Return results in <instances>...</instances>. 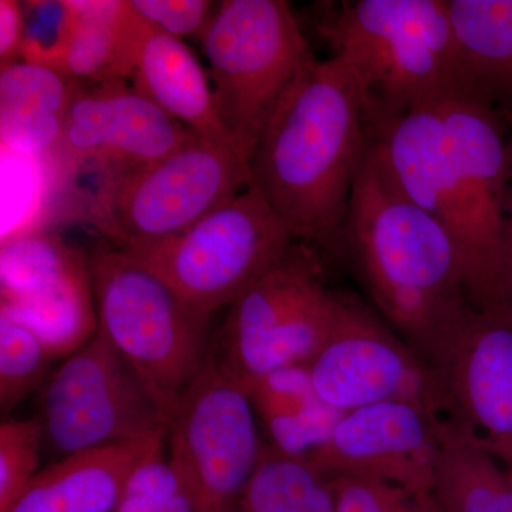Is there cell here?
<instances>
[{"instance_id":"27","label":"cell","mask_w":512,"mask_h":512,"mask_svg":"<svg viewBox=\"0 0 512 512\" xmlns=\"http://www.w3.org/2000/svg\"><path fill=\"white\" fill-rule=\"evenodd\" d=\"M73 29V16L67 2H30L25 12V36L20 57L23 62L40 64L57 72Z\"/></svg>"},{"instance_id":"12","label":"cell","mask_w":512,"mask_h":512,"mask_svg":"<svg viewBox=\"0 0 512 512\" xmlns=\"http://www.w3.org/2000/svg\"><path fill=\"white\" fill-rule=\"evenodd\" d=\"M308 367L315 392L339 412L406 402L448 420L446 393L433 367L349 293H340L335 329Z\"/></svg>"},{"instance_id":"8","label":"cell","mask_w":512,"mask_h":512,"mask_svg":"<svg viewBox=\"0 0 512 512\" xmlns=\"http://www.w3.org/2000/svg\"><path fill=\"white\" fill-rule=\"evenodd\" d=\"M215 359L244 389L285 367L311 365L340 308L313 247L295 242L281 261L228 306Z\"/></svg>"},{"instance_id":"17","label":"cell","mask_w":512,"mask_h":512,"mask_svg":"<svg viewBox=\"0 0 512 512\" xmlns=\"http://www.w3.org/2000/svg\"><path fill=\"white\" fill-rule=\"evenodd\" d=\"M457 92L512 126V0H448Z\"/></svg>"},{"instance_id":"31","label":"cell","mask_w":512,"mask_h":512,"mask_svg":"<svg viewBox=\"0 0 512 512\" xmlns=\"http://www.w3.org/2000/svg\"><path fill=\"white\" fill-rule=\"evenodd\" d=\"M25 36V8L16 0H0V62H18Z\"/></svg>"},{"instance_id":"30","label":"cell","mask_w":512,"mask_h":512,"mask_svg":"<svg viewBox=\"0 0 512 512\" xmlns=\"http://www.w3.org/2000/svg\"><path fill=\"white\" fill-rule=\"evenodd\" d=\"M498 303L512 308V133L505 143L503 261L498 282L497 305Z\"/></svg>"},{"instance_id":"21","label":"cell","mask_w":512,"mask_h":512,"mask_svg":"<svg viewBox=\"0 0 512 512\" xmlns=\"http://www.w3.org/2000/svg\"><path fill=\"white\" fill-rule=\"evenodd\" d=\"M429 512H512V483L503 464L470 431L441 426Z\"/></svg>"},{"instance_id":"22","label":"cell","mask_w":512,"mask_h":512,"mask_svg":"<svg viewBox=\"0 0 512 512\" xmlns=\"http://www.w3.org/2000/svg\"><path fill=\"white\" fill-rule=\"evenodd\" d=\"M245 390L268 446L289 456L308 457L343 414L320 399L306 366L274 370Z\"/></svg>"},{"instance_id":"15","label":"cell","mask_w":512,"mask_h":512,"mask_svg":"<svg viewBox=\"0 0 512 512\" xmlns=\"http://www.w3.org/2000/svg\"><path fill=\"white\" fill-rule=\"evenodd\" d=\"M448 420L473 433L512 473V308L470 306L431 363Z\"/></svg>"},{"instance_id":"16","label":"cell","mask_w":512,"mask_h":512,"mask_svg":"<svg viewBox=\"0 0 512 512\" xmlns=\"http://www.w3.org/2000/svg\"><path fill=\"white\" fill-rule=\"evenodd\" d=\"M444 421L412 403L360 407L343 413L325 443L306 458L326 478H380L424 498L433 483Z\"/></svg>"},{"instance_id":"2","label":"cell","mask_w":512,"mask_h":512,"mask_svg":"<svg viewBox=\"0 0 512 512\" xmlns=\"http://www.w3.org/2000/svg\"><path fill=\"white\" fill-rule=\"evenodd\" d=\"M338 245L377 313L431 366L474 305L450 232L400 191L370 140Z\"/></svg>"},{"instance_id":"6","label":"cell","mask_w":512,"mask_h":512,"mask_svg":"<svg viewBox=\"0 0 512 512\" xmlns=\"http://www.w3.org/2000/svg\"><path fill=\"white\" fill-rule=\"evenodd\" d=\"M200 40L222 127L248 163L282 97L316 57L284 0H225Z\"/></svg>"},{"instance_id":"4","label":"cell","mask_w":512,"mask_h":512,"mask_svg":"<svg viewBox=\"0 0 512 512\" xmlns=\"http://www.w3.org/2000/svg\"><path fill=\"white\" fill-rule=\"evenodd\" d=\"M318 30L352 72L367 133L457 92V42L448 0L328 3Z\"/></svg>"},{"instance_id":"28","label":"cell","mask_w":512,"mask_h":512,"mask_svg":"<svg viewBox=\"0 0 512 512\" xmlns=\"http://www.w3.org/2000/svg\"><path fill=\"white\" fill-rule=\"evenodd\" d=\"M335 512H429L424 498L375 477L330 478Z\"/></svg>"},{"instance_id":"20","label":"cell","mask_w":512,"mask_h":512,"mask_svg":"<svg viewBox=\"0 0 512 512\" xmlns=\"http://www.w3.org/2000/svg\"><path fill=\"white\" fill-rule=\"evenodd\" d=\"M67 6L73 29L59 72L80 86L130 80L151 23L131 2H67Z\"/></svg>"},{"instance_id":"1","label":"cell","mask_w":512,"mask_h":512,"mask_svg":"<svg viewBox=\"0 0 512 512\" xmlns=\"http://www.w3.org/2000/svg\"><path fill=\"white\" fill-rule=\"evenodd\" d=\"M507 126L463 94L416 107L370 134L400 191L456 242L470 302L497 303Z\"/></svg>"},{"instance_id":"32","label":"cell","mask_w":512,"mask_h":512,"mask_svg":"<svg viewBox=\"0 0 512 512\" xmlns=\"http://www.w3.org/2000/svg\"><path fill=\"white\" fill-rule=\"evenodd\" d=\"M9 512H60L47 471H40L28 490L16 501Z\"/></svg>"},{"instance_id":"26","label":"cell","mask_w":512,"mask_h":512,"mask_svg":"<svg viewBox=\"0 0 512 512\" xmlns=\"http://www.w3.org/2000/svg\"><path fill=\"white\" fill-rule=\"evenodd\" d=\"M40 420H6L0 426V512H9L39 476Z\"/></svg>"},{"instance_id":"7","label":"cell","mask_w":512,"mask_h":512,"mask_svg":"<svg viewBox=\"0 0 512 512\" xmlns=\"http://www.w3.org/2000/svg\"><path fill=\"white\" fill-rule=\"evenodd\" d=\"M249 184L248 163L231 144L192 134L157 163L97 181L86 221L113 247L138 251L177 237Z\"/></svg>"},{"instance_id":"19","label":"cell","mask_w":512,"mask_h":512,"mask_svg":"<svg viewBox=\"0 0 512 512\" xmlns=\"http://www.w3.org/2000/svg\"><path fill=\"white\" fill-rule=\"evenodd\" d=\"M77 83L50 67L16 62L0 69V141L13 156L46 161L62 137Z\"/></svg>"},{"instance_id":"18","label":"cell","mask_w":512,"mask_h":512,"mask_svg":"<svg viewBox=\"0 0 512 512\" xmlns=\"http://www.w3.org/2000/svg\"><path fill=\"white\" fill-rule=\"evenodd\" d=\"M130 82L195 136L231 144L218 116L210 76L183 40L151 25Z\"/></svg>"},{"instance_id":"23","label":"cell","mask_w":512,"mask_h":512,"mask_svg":"<svg viewBox=\"0 0 512 512\" xmlns=\"http://www.w3.org/2000/svg\"><path fill=\"white\" fill-rule=\"evenodd\" d=\"M167 434L107 444L47 467L60 512H114L136 468Z\"/></svg>"},{"instance_id":"3","label":"cell","mask_w":512,"mask_h":512,"mask_svg":"<svg viewBox=\"0 0 512 512\" xmlns=\"http://www.w3.org/2000/svg\"><path fill=\"white\" fill-rule=\"evenodd\" d=\"M369 148L362 93L336 57L315 59L282 97L249 157L251 185L301 244L330 248Z\"/></svg>"},{"instance_id":"5","label":"cell","mask_w":512,"mask_h":512,"mask_svg":"<svg viewBox=\"0 0 512 512\" xmlns=\"http://www.w3.org/2000/svg\"><path fill=\"white\" fill-rule=\"evenodd\" d=\"M89 269L97 333L136 372L170 421L210 356V316L113 245L94 248Z\"/></svg>"},{"instance_id":"33","label":"cell","mask_w":512,"mask_h":512,"mask_svg":"<svg viewBox=\"0 0 512 512\" xmlns=\"http://www.w3.org/2000/svg\"><path fill=\"white\" fill-rule=\"evenodd\" d=\"M508 477H510L511 483H512V473H508Z\"/></svg>"},{"instance_id":"9","label":"cell","mask_w":512,"mask_h":512,"mask_svg":"<svg viewBox=\"0 0 512 512\" xmlns=\"http://www.w3.org/2000/svg\"><path fill=\"white\" fill-rule=\"evenodd\" d=\"M295 242L261 192L249 184L177 237L126 252L211 318L281 261Z\"/></svg>"},{"instance_id":"11","label":"cell","mask_w":512,"mask_h":512,"mask_svg":"<svg viewBox=\"0 0 512 512\" xmlns=\"http://www.w3.org/2000/svg\"><path fill=\"white\" fill-rule=\"evenodd\" d=\"M43 436L60 456L167 434L168 416L100 333L66 357L43 397Z\"/></svg>"},{"instance_id":"29","label":"cell","mask_w":512,"mask_h":512,"mask_svg":"<svg viewBox=\"0 0 512 512\" xmlns=\"http://www.w3.org/2000/svg\"><path fill=\"white\" fill-rule=\"evenodd\" d=\"M131 5L154 28L178 39L200 36L212 16L207 0H133Z\"/></svg>"},{"instance_id":"24","label":"cell","mask_w":512,"mask_h":512,"mask_svg":"<svg viewBox=\"0 0 512 512\" xmlns=\"http://www.w3.org/2000/svg\"><path fill=\"white\" fill-rule=\"evenodd\" d=\"M241 512H335L332 483L308 458L265 444Z\"/></svg>"},{"instance_id":"13","label":"cell","mask_w":512,"mask_h":512,"mask_svg":"<svg viewBox=\"0 0 512 512\" xmlns=\"http://www.w3.org/2000/svg\"><path fill=\"white\" fill-rule=\"evenodd\" d=\"M0 312L32 330L52 357L97 332L89 255L42 229L2 239Z\"/></svg>"},{"instance_id":"14","label":"cell","mask_w":512,"mask_h":512,"mask_svg":"<svg viewBox=\"0 0 512 512\" xmlns=\"http://www.w3.org/2000/svg\"><path fill=\"white\" fill-rule=\"evenodd\" d=\"M191 137L126 80L77 84L59 146L46 161L59 178L90 170L106 180L163 160Z\"/></svg>"},{"instance_id":"25","label":"cell","mask_w":512,"mask_h":512,"mask_svg":"<svg viewBox=\"0 0 512 512\" xmlns=\"http://www.w3.org/2000/svg\"><path fill=\"white\" fill-rule=\"evenodd\" d=\"M45 345L25 325L0 312V407L9 413L43 382L49 360Z\"/></svg>"},{"instance_id":"10","label":"cell","mask_w":512,"mask_h":512,"mask_svg":"<svg viewBox=\"0 0 512 512\" xmlns=\"http://www.w3.org/2000/svg\"><path fill=\"white\" fill-rule=\"evenodd\" d=\"M167 439L195 512H241L265 444L247 390L214 353L171 414Z\"/></svg>"}]
</instances>
